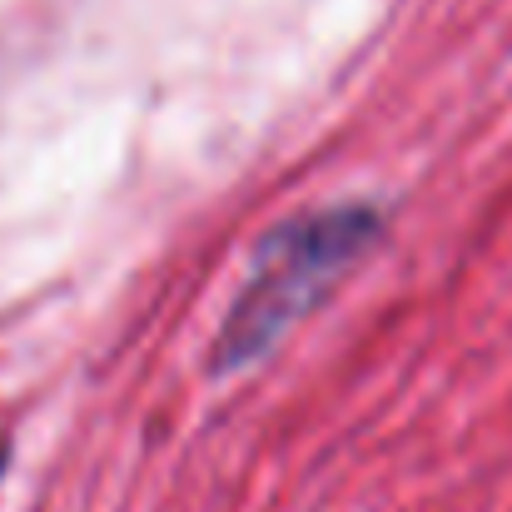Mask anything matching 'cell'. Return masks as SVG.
Instances as JSON below:
<instances>
[{"mask_svg":"<svg viewBox=\"0 0 512 512\" xmlns=\"http://www.w3.org/2000/svg\"><path fill=\"white\" fill-rule=\"evenodd\" d=\"M373 244H378V214L358 204L304 214L274 229L254 259L244 294L234 299L219 329L214 343L219 368H244L259 353H269Z\"/></svg>","mask_w":512,"mask_h":512,"instance_id":"1","label":"cell"},{"mask_svg":"<svg viewBox=\"0 0 512 512\" xmlns=\"http://www.w3.org/2000/svg\"><path fill=\"white\" fill-rule=\"evenodd\" d=\"M0 468H5V443H0Z\"/></svg>","mask_w":512,"mask_h":512,"instance_id":"2","label":"cell"}]
</instances>
